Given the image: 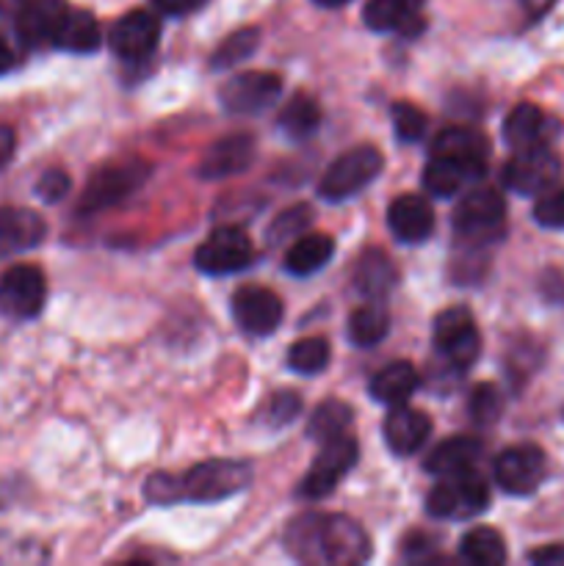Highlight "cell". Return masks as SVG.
<instances>
[{
  "label": "cell",
  "instance_id": "6",
  "mask_svg": "<svg viewBox=\"0 0 564 566\" xmlns=\"http://www.w3.org/2000/svg\"><path fill=\"white\" fill-rule=\"evenodd\" d=\"M503 221H506V202L495 188H470L453 210V230L459 238L473 243L501 235Z\"/></svg>",
  "mask_w": 564,
  "mask_h": 566
},
{
  "label": "cell",
  "instance_id": "49",
  "mask_svg": "<svg viewBox=\"0 0 564 566\" xmlns=\"http://www.w3.org/2000/svg\"><path fill=\"white\" fill-rule=\"evenodd\" d=\"M313 3L324 6V9H341V6L352 3V0H313Z\"/></svg>",
  "mask_w": 564,
  "mask_h": 566
},
{
  "label": "cell",
  "instance_id": "33",
  "mask_svg": "<svg viewBox=\"0 0 564 566\" xmlns=\"http://www.w3.org/2000/svg\"><path fill=\"white\" fill-rule=\"evenodd\" d=\"M352 420H354V412L348 403L324 401V403H318V409H315L313 418H310L307 431L315 442H326V440H332V437L348 434V426H352Z\"/></svg>",
  "mask_w": 564,
  "mask_h": 566
},
{
  "label": "cell",
  "instance_id": "7",
  "mask_svg": "<svg viewBox=\"0 0 564 566\" xmlns=\"http://www.w3.org/2000/svg\"><path fill=\"white\" fill-rule=\"evenodd\" d=\"M558 175H562L558 155L540 144V147L514 149V155L503 166L501 182L520 197H531V193H545L547 188L556 186Z\"/></svg>",
  "mask_w": 564,
  "mask_h": 566
},
{
  "label": "cell",
  "instance_id": "25",
  "mask_svg": "<svg viewBox=\"0 0 564 566\" xmlns=\"http://www.w3.org/2000/svg\"><path fill=\"white\" fill-rule=\"evenodd\" d=\"M418 385L420 379L415 365L398 359V363L385 365V368L370 379L368 392L374 401L385 403V407H398V403H407V398L418 390Z\"/></svg>",
  "mask_w": 564,
  "mask_h": 566
},
{
  "label": "cell",
  "instance_id": "27",
  "mask_svg": "<svg viewBox=\"0 0 564 566\" xmlns=\"http://www.w3.org/2000/svg\"><path fill=\"white\" fill-rule=\"evenodd\" d=\"M547 133V116L545 111L536 108L534 103H520L509 111L506 122H503V138L512 149H529L545 144Z\"/></svg>",
  "mask_w": 564,
  "mask_h": 566
},
{
  "label": "cell",
  "instance_id": "44",
  "mask_svg": "<svg viewBox=\"0 0 564 566\" xmlns=\"http://www.w3.org/2000/svg\"><path fill=\"white\" fill-rule=\"evenodd\" d=\"M14 147H17L14 130H11L9 125H0V169L14 158Z\"/></svg>",
  "mask_w": 564,
  "mask_h": 566
},
{
  "label": "cell",
  "instance_id": "9",
  "mask_svg": "<svg viewBox=\"0 0 564 566\" xmlns=\"http://www.w3.org/2000/svg\"><path fill=\"white\" fill-rule=\"evenodd\" d=\"M254 260V247L249 235L238 227H219L199 243L194 263L208 276H227L249 269Z\"/></svg>",
  "mask_w": 564,
  "mask_h": 566
},
{
  "label": "cell",
  "instance_id": "46",
  "mask_svg": "<svg viewBox=\"0 0 564 566\" xmlns=\"http://www.w3.org/2000/svg\"><path fill=\"white\" fill-rule=\"evenodd\" d=\"M426 551H435L431 539H426V536L418 534V536H415V539L407 542V558H415V562H420Z\"/></svg>",
  "mask_w": 564,
  "mask_h": 566
},
{
  "label": "cell",
  "instance_id": "40",
  "mask_svg": "<svg viewBox=\"0 0 564 566\" xmlns=\"http://www.w3.org/2000/svg\"><path fill=\"white\" fill-rule=\"evenodd\" d=\"M534 219L542 227H551V230H562L564 227V186L547 188L540 197L534 208Z\"/></svg>",
  "mask_w": 564,
  "mask_h": 566
},
{
  "label": "cell",
  "instance_id": "39",
  "mask_svg": "<svg viewBox=\"0 0 564 566\" xmlns=\"http://www.w3.org/2000/svg\"><path fill=\"white\" fill-rule=\"evenodd\" d=\"M299 415H302V398H299L296 392H288V390L276 392L263 409V418L269 420V426H288L293 423Z\"/></svg>",
  "mask_w": 564,
  "mask_h": 566
},
{
  "label": "cell",
  "instance_id": "17",
  "mask_svg": "<svg viewBox=\"0 0 564 566\" xmlns=\"http://www.w3.org/2000/svg\"><path fill=\"white\" fill-rule=\"evenodd\" d=\"M254 160V138L249 133H232L210 144L208 153L199 160V177L205 180H224L241 175Z\"/></svg>",
  "mask_w": 564,
  "mask_h": 566
},
{
  "label": "cell",
  "instance_id": "26",
  "mask_svg": "<svg viewBox=\"0 0 564 566\" xmlns=\"http://www.w3.org/2000/svg\"><path fill=\"white\" fill-rule=\"evenodd\" d=\"M103 44V31L100 22L88 11L66 9L59 31H55L53 48L66 50V53H94Z\"/></svg>",
  "mask_w": 564,
  "mask_h": 566
},
{
  "label": "cell",
  "instance_id": "29",
  "mask_svg": "<svg viewBox=\"0 0 564 566\" xmlns=\"http://www.w3.org/2000/svg\"><path fill=\"white\" fill-rule=\"evenodd\" d=\"M431 155H453V158L487 164L490 144H487L484 133L476 130V127H446L442 133H437L435 144H431Z\"/></svg>",
  "mask_w": 564,
  "mask_h": 566
},
{
  "label": "cell",
  "instance_id": "20",
  "mask_svg": "<svg viewBox=\"0 0 564 566\" xmlns=\"http://www.w3.org/2000/svg\"><path fill=\"white\" fill-rule=\"evenodd\" d=\"M70 6L64 0H28L20 11H17V33L28 48H53L55 31H59L61 20H64Z\"/></svg>",
  "mask_w": 564,
  "mask_h": 566
},
{
  "label": "cell",
  "instance_id": "4",
  "mask_svg": "<svg viewBox=\"0 0 564 566\" xmlns=\"http://www.w3.org/2000/svg\"><path fill=\"white\" fill-rule=\"evenodd\" d=\"M487 506H490V490L473 470L446 475L426 497V512L437 520L479 517Z\"/></svg>",
  "mask_w": 564,
  "mask_h": 566
},
{
  "label": "cell",
  "instance_id": "47",
  "mask_svg": "<svg viewBox=\"0 0 564 566\" xmlns=\"http://www.w3.org/2000/svg\"><path fill=\"white\" fill-rule=\"evenodd\" d=\"M28 0H0V14H17Z\"/></svg>",
  "mask_w": 564,
  "mask_h": 566
},
{
  "label": "cell",
  "instance_id": "45",
  "mask_svg": "<svg viewBox=\"0 0 564 566\" xmlns=\"http://www.w3.org/2000/svg\"><path fill=\"white\" fill-rule=\"evenodd\" d=\"M14 64H17L14 48L9 44V39L0 36V75H6V72L14 70Z\"/></svg>",
  "mask_w": 564,
  "mask_h": 566
},
{
  "label": "cell",
  "instance_id": "42",
  "mask_svg": "<svg viewBox=\"0 0 564 566\" xmlns=\"http://www.w3.org/2000/svg\"><path fill=\"white\" fill-rule=\"evenodd\" d=\"M205 3H208V0H153L155 9H158L160 14H169V17L194 14V11L202 9Z\"/></svg>",
  "mask_w": 564,
  "mask_h": 566
},
{
  "label": "cell",
  "instance_id": "43",
  "mask_svg": "<svg viewBox=\"0 0 564 566\" xmlns=\"http://www.w3.org/2000/svg\"><path fill=\"white\" fill-rule=\"evenodd\" d=\"M531 562L534 564H545V566H558L564 564V545H547L542 551L531 553Z\"/></svg>",
  "mask_w": 564,
  "mask_h": 566
},
{
  "label": "cell",
  "instance_id": "15",
  "mask_svg": "<svg viewBox=\"0 0 564 566\" xmlns=\"http://www.w3.org/2000/svg\"><path fill=\"white\" fill-rule=\"evenodd\" d=\"M232 315L247 335L263 337L280 326L285 307H282L280 296L269 287L247 285L232 296Z\"/></svg>",
  "mask_w": 564,
  "mask_h": 566
},
{
  "label": "cell",
  "instance_id": "30",
  "mask_svg": "<svg viewBox=\"0 0 564 566\" xmlns=\"http://www.w3.org/2000/svg\"><path fill=\"white\" fill-rule=\"evenodd\" d=\"M387 332H390V315H387V310L382 304L368 302L348 315L346 335L354 346H376L379 340H385Z\"/></svg>",
  "mask_w": 564,
  "mask_h": 566
},
{
  "label": "cell",
  "instance_id": "28",
  "mask_svg": "<svg viewBox=\"0 0 564 566\" xmlns=\"http://www.w3.org/2000/svg\"><path fill=\"white\" fill-rule=\"evenodd\" d=\"M332 254H335V241L330 235L307 232V235H299L291 243V249L285 254V269L293 276H310L324 269L332 260Z\"/></svg>",
  "mask_w": 564,
  "mask_h": 566
},
{
  "label": "cell",
  "instance_id": "24",
  "mask_svg": "<svg viewBox=\"0 0 564 566\" xmlns=\"http://www.w3.org/2000/svg\"><path fill=\"white\" fill-rule=\"evenodd\" d=\"M481 457V442L476 437H451V440H442L435 451L426 457V473L437 475V479H446V475L468 473L473 470V464Z\"/></svg>",
  "mask_w": 564,
  "mask_h": 566
},
{
  "label": "cell",
  "instance_id": "3",
  "mask_svg": "<svg viewBox=\"0 0 564 566\" xmlns=\"http://www.w3.org/2000/svg\"><path fill=\"white\" fill-rule=\"evenodd\" d=\"M382 164L385 160L374 144H359V147L348 149L341 158L332 160L330 169L321 177L318 193L326 202H346L379 177Z\"/></svg>",
  "mask_w": 564,
  "mask_h": 566
},
{
  "label": "cell",
  "instance_id": "22",
  "mask_svg": "<svg viewBox=\"0 0 564 566\" xmlns=\"http://www.w3.org/2000/svg\"><path fill=\"white\" fill-rule=\"evenodd\" d=\"M48 224L28 208H0V254L28 252L44 241Z\"/></svg>",
  "mask_w": 564,
  "mask_h": 566
},
{
  "label": "cell",
  "instance_id": "1",
  "mask_svg": "<svg viewBox=\"0 0 564 566\" xmlns=\"http://www.w3.org/2000/svg\"><path fill=\"white\" fill-rule=\"evenodd\" d=\"M285 547L296 562L315 566H348L370 558L368 534L346 514H302L288 525Z\"/></svg>",
  "mask_w": 564,
  "mask_h": 566
},
{
  "label": "cell",
  "instance_id": "18",
  "mask_svg": "<svg viewBox=\"0 0 564 566\" xmlns=\"http://www.w3.org/2000/svg\"><path fill=\"white\" fill-rule=\"evenodd\" d=\"M387 227L401 243H424L435 232V210L418 193H404L387 208Z\"/></svg>",
  "mask_w": 564,
  "mask_h": 566
},
{
  "label": "cell",
  "instance_id": "5",
  "mask_svg": "<svg viewBox=\"0 0 564 566\" xmlns=\"http://www.w3.org/2000/svg\"><path fill=\"white\" fill-rule=\"evenodd\" d=\"M149 177V164L138 158H122L108 166H100L88 180L81 197L83 213H100L103 208H114L122 199L130 197Z\"/></svg>",
  "mask_w": 564,
  "mask_h": 566
},
{
  "label": "cell",
  "instance_id": "16",
  "mask_svg": "<svg viewBox=\"0 0 564 566\" xmlns=\"http://www.w3.org/2000/svg\"><path fill=\"white\" fill-rule=\"evenodd\" d=\"M487 164L479 160L453 158V155H431L429 166L424 169V188L437 199H451L459 191H468L470 186L484 177Z\"/></svg>",
  "mask_w": 564,
  "mask_h": 566
},
{
  "label": "cell",
  "instance_id": "8",
  "mask_svg": "<svg viewBox=\"0 0 564 566\" xmlns=\"http://www.w3.org/2000/svg\"><path fill=\"white\" fill-rule=\"evenodd\" d=\"M357 457L359 446L352 434H341L321 442L318 457L313 459L307 475L299 484V495L310 497V501H318V497H326L330 492H335L343 475L357 464Z\"/></svg>",
  "mask_w": 564,
  "mask_h": 566
},
{
  "label": "cell",
  "instance_id": "21",
  "mask_svg": "<svg viewBox=\"0 0 564 566\" xmlns=\"http://www.w3.org/2000/svg\"><path fill=\"white\" fill-rule=\"evenodd\" d=\"M426 0H368L365 3V25L379 33H412L420 31V9Z\"/></svg>",
  "mask_w": 564,
  "mask_h": 566
},
{
  "label": "cell",
  "instance_id": "36",
  "mask_svg": "<svg viewBox=\"0 0 564 566\" xmlns=\"http://www.w3.org/2000/svg\"><path fill=\"white\" fill-rule=\"evenodd\" d=\"M313 221V210L307 205H293V208L282 210L269 227V241L282 243V241H296L299 235H304V230Z\"/></svg>",
  "mask_w": 564,
  "mask_h": 566
},
{
  "label": "cell",
  "instance_id": "34",
  "mask_svg": "<svg viewBox=\"0 0 564 566\" xmlns=\"http://www.w3.org/2000/svg\"><path fill=\"white\" fill-rule=\"evenodd\" d=\"M330 359L332 348L330 340H324V337H304V340H296L288 348V368L304 376L321 374L330 365Z\"/></svg>",
  "mask_w": 564,
  "mask_h": 566
},
{
  "label": "cell",
  "instance_id": "41",
  "mask_svg": "<svg viewBox=\"0 0 564 566\" xmlns=\"http://www.w3.org/2000/svg\"><path fill=\"white\" fill-rule=\"evenodd\" d=\"M70 191V175L61 169H48L36 182V193L44 202H59Z\"/></svg>",
  "mask_w": 564,
  "mask_h": 566
},
{
  "label": "cell",
  "instance_id": "31",
  "mask_svg": "<svg viewBox=\"0 0 564 566\" xmlns=\"http://www.w3.org/2000/svg\"><path fill=\"white\" fill-rule=\"evenodd\" d=\"M464 562L476 566H501L506 562V545H503V536L495 528H473L464 534L462 545H459Z\"/></svg>",
  "mask_w": 564,
  "mask_h": 566
},
{
  "label": "cell",
  "instance_id": "37",
  "mask_svg": "<svg viewBox=\"0 0 564 566\" xmlns=\"http://www.w3.org/2000/svg\"><path fill=\"white\" fill-rule=\"evenodd\" d=\"M503 412V396L495 385H479L470 396V415L479 426H492Z\"/></svg>",
  "mask_w": 564,
  "mask_h": 566
},
{
  "label": "cell",
  "instance_id": "2",
  "mask_svg": "<svg viewBox=\"0 0 564 566\" xmlns=\"http://www.w3.org/2000/svg\"><path fill=\"white\" fill-rule=\"evenodd\" d=\"M252 481V464L238 459H210L188 473L175 475V503H216L238 495Z\"/></svg>",
  "mask_w": 564,
  "mask_h": 566
},
{
  "label": "cell",
  "instance_id": "48",
  "mask_svg": "<svg viewBox=\"0 0 564 566\" xmlns=\"http://www.w3.org/2000/svg\"><path fill=\"white\" fill-rule=\"evenodd\" d=\"M525 6H529V11L531 14H542V11H547L551 9V3L553 0H523Z\"/></svg>",
  "mask_w": 564,
  "mask_h": 566
},
{
  "label": "cell",
  "instance_id": "11",
  "mask_svg": "<svg viewBox=\"0 0 564 566\" xmlns=\"http://www.w3.org/2000/svg\"><path fill=\"white\" fill-rule=\"evenodd\" d=\"M44 298H48V282L36 265H11L0 276V310L9 318H36L44 307Z\"/></svg>",
  "mask_w": 564,
  "mask_h": 566
},
{
  "label": "cell",
  "instance_id": "10",
  "mask_svg": "<svg viewBox=\"0 0 564 566\" xmlns=\"http://www.w3.org/2000/svg\"><path fill=\"white\" fill-rule=\"evenodd\" d=\"M431 337H435V348L442 354V359H446L451 368L468 370L470 365L479 359L481 337L473 324V315H470L468 310H442L435 318Z\"/></svg>",
  "mask_w": 564,
  "mask_h": 566
},
{
  "label": "cell",
  "instance_id": "38",
  "mask_svg": "<svg viewBox=\"0 0 564 566\" xmlns=\"http://www.w3.org/2000/svg\"><path fill=\"white\" fill-rule=\"evenodd\" d=\"M393 127L401 142H418L426 133V114L409 103H396L390 111Z\"/></svg>",
  "mask_w": 564,
  "mask_h": 566
},
{
  "label": "cell",
  "instance_id": "13",
  "mask_svg": "<svg viewBox=\"0 0 564 566\" xmlns=\"http://www.w3.org/2000/svg\"><path fill=\"white\" fill-rule=\"evenodd\" d=\"M545 453H542V448L529 446V442L506 448L495 459V481L509 495H531L545 479Z\"/></svg>",
  "mask_w": 564,
  "mask_h": 566
},
{
  "label": "cell",
  "instance_id": "12",
  "mask_svg": "<svg viewBox=\"0 0 564 566\" xmlns=\"http://www.w3.org/2000/svg\"><path fill=\"white\" fill-rule=\"evenodd\" d=\"M219 97L230 114H260L282 97V77L274 72H241L221 86Z\"/></svg>",
  "mask_w": 564,
  "mask_h": 566
},
{
  "label": "cell",
  "instance_id": "19",
  "mask_svg": "<svg viewBox=\"0 0 564 566\" xmlns=\"http://www.w3.org/2000/svg\"><path fill=\"white\" fill-rule=\"evenodd\" d=\"M431 434L429 415L412 407H390L385 418V442L396 457H412Z\"/></svg>",
  "mask_w": 564,
  "mask_h": 566
},
{
  "label": "cell",
  "instance_id": "32",
  "mask_svg": "<svg viewBox=\"0 0 564 566\" xmlns=\"http://www.w3.org/2000/svg\"><path fill=\"white\" fill-rule=\"evenodd\" d=\"M321 108L310 94H296L285 103L280 114V127L291 138H307L318 130Z\"/></svg>",
  "mask_w": 564,
  "mask_h": 566
},
{
  "label": "cell",
  "instance_id": "14",
  "mask_svg": "<svg viewBox=\"0 0 564 566\" xmlns=\"http://www.w3.org/2000/svg\"><path fill=\"white\" fill-rule=\"evenodd\" d=\"M160 22L149 11L136 9L130 14L119 17L108 31L111 53L119 55L122 61H142L158 48Z\"/></svg>",
  "mask_w": 564,
  "mask_h": 566
},
{
  "label": "cell",
  "instance_id": "35",
  "mask_svg": "<svg viewBox=\"0 0 564 566\" xmlns=\"http://www.w3.org/2000/svg\"><path fill=\"white\" fill-rule=\"evenodd\" d=\"M258 44H260L258 28H241V31L230 33V36L216 48L213 59H210V66H213V70H230V66L247 61L249 55L258 50Z\"/></svg>",
  "mask_w": 564,
  "mask_h": 566
},
{
  "label": "cell",
  "instance_id": "23",
  "mask_svg": "<svg viewBox=\"0 0 564 566\" xmlns=\"http://www.w3.org/2000/svg\"><path fill=\"white\" fill-rule=\"evenodd\" d=\"M398 271L393 260L387 258L382 249H368L359 254L357 265H354V287L363 293L368 302H379L387 293L396 287Z\"/></svg>",
  "mask_w": 564,
  "mask_h": 566
}]
</instances>
